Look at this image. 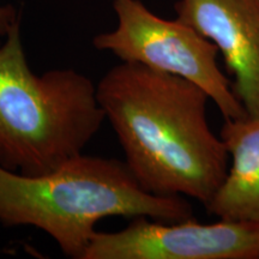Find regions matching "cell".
Wrapping results in <instances>:
<instances>
[{
    "label": "cell",
    "mask_w": 259,
    "mask_h": 259,
    "mask_svg": "<svg viewBox=\"0 0 259 259\" xmlns=\"http://www.w3.org/2000/svg\"><path fill=\"white\" fill-rule=\"evenodd\" d=\"M96 89L139 186L205 206L225 180L229 157L206 119L208 94L181 77L122 61Z\"/></svg>",
    "instance_id": "cell-1"
},
{
    "label": "cell",
    "mask_w": 259,
    "mask_h": 259,
    "mask_svg": "<svg viewBox=\"0 0 259 259\" xmlns=\"http://www.w3.org/2000/svg\"><path fill=\"white\" fill-rule=\"evenodd\" d=\"M119 216L174 223L193 215L184 197L144 191L116 158L80 154L40 177L0 166V225L41 229L67 257L83 259L97 222Z\"/></svg>",
    "instance_id": "cell-2"
},
{
    "label": "cell",
    "mask_w": 259,
    "mask_h": 259,
    "mask_svg": "<svg viewBox=\"0 0 259 259\" xmlns=\"http://www.w3.org/2000/svg\"><path fill=\"white\" fill-rule=\"evenodd\" d=\"M105 120L88 76L30 69L15 24L0 42V166L27 177L54 171L83 154Z\"/></svg>",
    "instance_id": "cell-3"
},
{
    "label": "cell",
    "mask_w": 259,
    "mask_h": 259,
    "mask_svg": "<svg viewBox=\"0 0 259 259\" xmlns=\"http://www.w3.org/2000/svg\"><path fill=\"white\" fill-rule=\"evenodd\" d=\"M116 27L96 35V50L111 52L122 63H136L190 80L208 94L225 119L247 115L233 85L218 65L219 50L196 29L164 19L141 0H113Z\"/></svg>",
    "instance_id": "cell-4"
},
{
    "label": "cell",
    "mask_w": 259,
    "mask_h": 259,
    "mask_svg": "<svg viewBox=\"0 0 259 259\" xmlns=\"http://www.w3.org/2000/svg\"><path fill=\"white\" fill-rule=\"evenodd\" d=\"M83 259H259V223L135 218L119 232H97Z\"/></svg>",
    "instance_id": "cell-5"
},
{
    "label": "cell",
    "mask_w": 259,
    "mask_h": 259,
    "mask_svg": "<svg viewBox=\"0 0 259 259\" xmlns=\"http://www.w3.org/2000/svg\"><path fill=\"white\" fill-rule=\"evenodd\" d=\"M177 18L218 47L248 115H259V0H179Z\"/></svg>",
    "instance_id": "cell-6"
},
{
    "label": "cell",
    "mask_w": 259,
    "mask_h": 259,
    "mask_svg": "<svg viewBox=\"0 0 259 259\" xmlns=\"http://www.w3.org/2000/svg\"><path fill=\"white\" fill-rule=\"evenodd\" d=\"M221 139L232 164L206 211L222 220L259 223V115L225 119Z\"/></svg>",
    "instance_id": "cell-7"
},
{
    "label": "cell",
    "mask_w": 259,
    "mask_h": 259,
    "mask_svg": "<svg viewBox=\"0 0 259 259\" xmlns=\"http://www.w3.org/2000/svg\"><path fill=\"white\" fill-rule=\"evenodd\" d=\"M18 22V14L14 6L4 4L3 0H0V38H4Z\"/></svg>",
    "instance_id": "cell-8"
}]
</instances>
